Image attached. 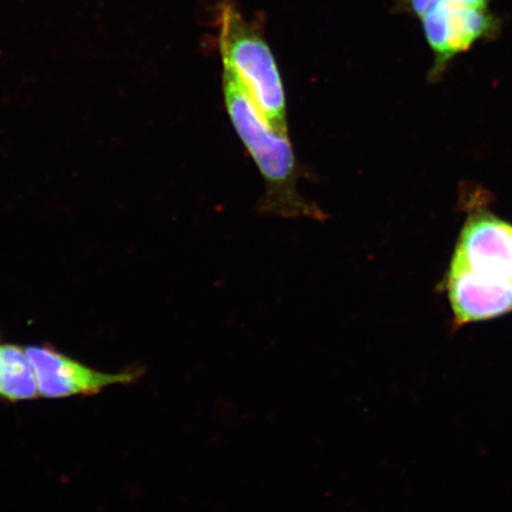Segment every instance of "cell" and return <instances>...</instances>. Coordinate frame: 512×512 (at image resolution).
Wrapping results in <instances>:
<instances>
[{
	"label": "cell",
	"mask_w": 512,
	"mask_h": 512,
	"mask_svg": "<svg viewBox=\"0 0 512 512\" xmlns=\"http://www.w3.org/2000/svg\"><path fill=\"white\" fill-rule=\"evenodd\" d=\"M223 94L230 123L266 182L262 209L283 217L322 220V211L298 190V163L290 134L275 130L268 123L228 68H223Z\"/></svg>",
	"instance_id": "1"
},
{
	"label": "cell",
	"mask_w": 512,
	"mask_h": 512,
	"mask_svg": "<svg viewBox=\"0 0 512 512\" xmlns=\"http://www.w3.org/2000/svg\"><path fill=\"white\" fill-rule=\"evenodd\" d=\"M219 25L223 67L232 70L268 123L288 133L284 83L270 47L233 5L222 6Z\"/></svg>",
	"instance_id": "2"
},
{
	"label": "cell",
	"mask_w": 512,
	"mask_h": 512,
	"mask_svg": "<svg viewBox=\"0 0 512 512\" xmlns=\"http://www.w3.org/2000/svg\"><path fill=\"white\" fill-rule=\"evenodd\" d=\"M491 0H395V10L420 22L434 62L430 78L438 80L456 57L501 34L502 19Z\"/></svg>",
	"instance_id": "3"
},
{
	"label": "cell",
	"mask_w": 512,
	"mask_h": 512,
	"mask_svg": "<svg viewBox=\"0 0 512 512\" xmlns=\"http://www.w3.org/2000/svg\"><path fill=\"white\" fill-rule=\"evenodd\" d=\"M27 349L36 376L38 392L44 399H69L98 395L108 387L132 386L143 379L146 369L131 366L118 373H104L88 367L47 343Z\"/></svg>",
	"instance_id": "4"
},
{
	"label": "cell",
	"mask_w": 512,
	"mask_h": 512,
	"mask_svg": "<svg viewBox=\"0 0 512 512\" xmlns=\"http://www.w3.org/2000/svg\"><path fill=\"white\" fill-rule=\"evenodd\" d=\"M446 291L454 323L466 325L507 315L512 311V283L472 271L452 259Z\"/></svg>",
	"instance_id": "5"
},
{
	"label": "cell",
	"mask_w": 512,
	"mask_h": 512,
	"mask_svg": "<svg viewBox=\"0 0 512 512\" xmlns=\"http://www.w3.org/2000/svg\"><path fill=\"white\" fill-rule=\"evenodd\" d=\"M453 258L486 277L512 283V224L485 213L469 217Z\"/></svg>",
	"instance_id": "6"
},
{
	"label": "cell",
	"mask_w": 512,
	"mask_h": 512,
	"mask_svg": "<svg viewBox=\"0 0 512 512\" xmlns=\"http://www.w3.org/2000/svg\"><path fill=\"white\" fill-rule=\"evenodd\" d=\"M40 398L27 349L0 337V401L18 403Z\"/></svg>",
	"instance_id": "7"
}]
</instances>
